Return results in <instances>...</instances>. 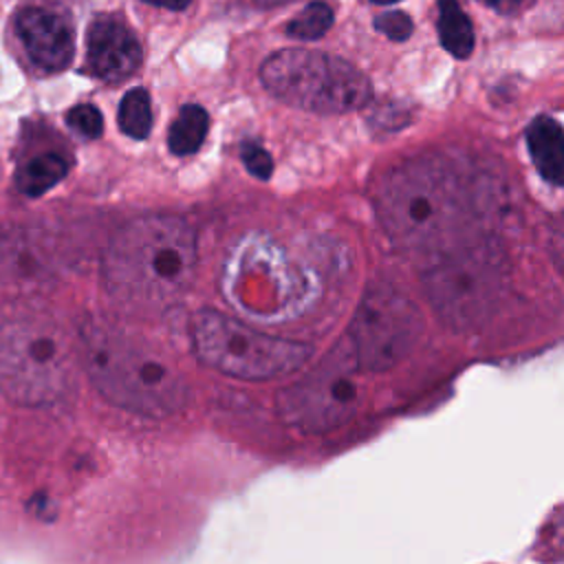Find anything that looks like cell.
Returning <instances> with one entry per match:
<instances>
[{
  "mask_svg": "<svg viewBox=\"0 0 564 564\" xmlns=\"http://www.w3.org/2000/svg\"><path fill=\"white\" fill-rule=\"evenodd\" d=\"M66 172H68V163L59 154L46 152L26 161L15 172V185L26 196H42L53 185H57L66 176Z\"/></svg>",
  "mask_w": 564,
  "mask_h": 564,
  "instance_id": "cell-14",
  "label": "cell"
},
{
  "mask_svg": "<svg viewBox=\"0 0 564 564\" xmlns=\"http://www.w3.org/2000/svg\"><path fill=\"white\" fill-rule=\"evenodd\" d=\"M330 24L333 9L326 2H311L286 24V33L295 40H317L330 29Z\"/></svg>",
  "mask_w": 564,
  "mask_h": 564,
  "instance_id": "cell-17",
  "label": "cell"
},
{
  "mask_svg": "<svg viewBox=\"0 0 564 564\" xmlns=\"http://www.w3.org/2000/svg\"><path fill=\"white\" fill-rule=\"evenodd\" d=\"M79 359L99 394L137 416H172L189 401L185 379L110 322L93 317L82 324Z\"/></svg>",
  "mask_w": 564,
  "mask_h": 564,
  "instance_id": "cell-3",
  "label": "cell"
},
{
  "mask_svg": "<svg viewBox=\"0 0 564 564\" xmlns=\"http://www.w3.org/2000/svg\"><path fill=\"white\" fill-rule=\"evenodd\" d=\"M240 156H242V163L245 167L256 176V178H269L271 176V170H273V161H271V154L253 143V141H245L242 148H240Z\"/></svg>",
  "mask_w": 564,
  "mask_h": 564,
  "instance_id": "cell-20",
  "label": "cell"
},
{
  "mask_svg": "<svg viewBox=\"0 0 564 564\" xmlns=\"http://www.w3.org/2000/svg\"><path fill=\"white\" fill-rule=\"evenodd\" d=\"M207 128H209V117L200 106L196 104L183 106L167 132V145L172 154L187 156L196 152L207 137Z\"/></svg>",
  "mask_w": 564,
  "mask_h": 564,
  "instance_id": "cell-15",
  "label": "cell"
},
{
  "mask_svg": "<svg viewBox=\"0 0 564 564\" xmlns=\"http://www.w3.org/2000/svg\"><path fill=\"white\" fill-rule=\"evenodd\" d=\"M66 123L82 137H88V139H97L104 130V119H101V112L90 106V104H79L75 108L68 110L66 115Z\"/></svg>",
  "mask_w": 564,
  "mask_h": 564,
  "instance_id": "cell-18",
  "label": "cell"
},
{
  "mask_svg": "<svg viewBox=\"0 0 564 564\" xmlns=\"http://www.w3.org/2000/svg\"><path fill=\"white\" fill-rule=\"evenodd\" d=\"M425 295L454 330H471L485 324L509 286L505 251L489 238L463 240L430 264L423 275Z\"/></svg>",
  "mask_w": 564,
  "mask_h": 564,
  "instance_id": "cell-5",
  "label": "cell"
},
{
  "mask_svg": "<svg viewBox=\"0 0 564 564\" xmlns=\"http://www.w3.org/2000/svg\"><path fill=\"white\" fill-rule=\"evenodd\" d=\"M192 346L205 366L242 381L291 375L313 355L308 344L260 333L214 308L192 317Z\"/></svg>",
  "mask_w": 564,
  "mask_h": 564,
  "instance_id": "cell-7",
  "label": "cell"
},
{
  "mask_svg": "<svg viewBox=\"0 0 564 564\" xmlns=\"http://www.w3.org/2000/svg\"><path fill=\"white\" fill-rule=\"evenodd\" d=\"M260 7H278V4H286V2H293V0H256Z\"/></svg>",
  "mask_w": 564,
  "mask_h": 564,
  "instance_id": "cell-23",
  "label": "cell"
},
{
  "mask_svg": "<svg viewBox=\"0 0 564 564\" xmlns=\"http://www.w3.org/2000/svg\"><path fill=\"white\" fill-rule=\"evenodd\" d=\"M375 26L379 33L394 42H403L412 35V20L403 11H383L381 15H377Z\"/></svg>",
  "mask_w": 564,
  "mask_h": 564,
  "instance_id": "cell-19",
  "label": "cell"
},
{
  "mask_svg": "<svg viewBox=\"0 0 564 564\" xmlns=\"http://www.w3.org/2000/svg\"><path fill=\"white\" fill-rule=\"evenodd\" d=\"M352 366L350 352L344 357L339 350H333L319 368L278 394L280 419L304 434H324L344 425L357 408Z\"/></svg>",
  "mask_w": 564,
  "mask_h": 564,
  "instance_id": "cell-9",
  "label": "cell"
},
{
  "mask_svg": "<svg viewBox=\"0 0 564 564\" xmlns=\"http://www.w3.org/2000/svg\"><path fill=\"white\" fill-rule=\"evenodd\" d=\"M75 383V348L44 311L13 302L0 311V392L20 405L62 401Z\"/></svg>",
  "mask_w": 564,
  "mask_h": 564,
  "instance_id": "cell-4",
  "label": "cell"
},
{
  "mask_svg": "<svg viewBox=\"0 0 564 564\" xmlns=\"http://www.w3.org/2000/svg\"><path fill=\"white\" fill-rule=\"evenodd\" d=\"M423 333L419 306L390 284L366 291L350 322V357L355 368L383 372L416 346Z\"/></svg>",
  "mask_w": 564,
  "mask_h": 564,
  "instance_id": "cell-8",
  "label": "cell"
},
{
  "mask_svg": "<svg viewBox=\"0 0 564 564\" xmlns=\"http://www.w3.org/2000/svg\"><path fill=\"white\" fill-rule=\"evenodd\" d=\"M377 214L397 247L441 253L465 240L476 218V192L447 156L419 154L386 174Z\"/></svg>",
  "mask_w": 564,
  "mask_h": 564,
  "instance_id": "cell-1",
  "label": "cell"
},
{
  "mask_svg": "<svg viewBox=\"0 0 564 564\" xmlns=\"http://www.w3.org/2000/svg\"><path fill=\"white\" fill-rule=\"evenodd\" d=\"M478 2H482L485 7H489L498 13H516L522 7H527L531 0H478Z\"/></svg>",
  "mask_w": 564,
  "mask_h": 564,
  "instance_id": "cell-21",
  "label": "cell"
},
{
  "mask_svg": "<svg viewBox=\"0 0 564 564\" xmlns=\"http://www.w3.org/2000/svg\"><path fill=\"white\" fill-rule=\"evenodd\" d=\"M119 128L132 139H145L152 130V106L143 88H132L119 104Z\"/></svg>",
  "mask_w": 564,
  "mask_h": 564,
  "instance_id": "cell-16",
  "label": "cell"
},
{
  "mask_svg": "<svg viewBox=\"0 0 564 564\" xmlns=\"http://www.w3.org/2000/svg\"><path fill=\"white\" fill-rule=\"evenodd\" d=\"M15 29L35 66L55 73L70 64L75 53V31L64 13L26 7L18 13Z\"/></svg>",
  "mask_w": 564,
  "mask_h": 564,
  "instance_id": "cell-11",
  "label": "cell"
},
{
  "mask_svg": "<svg viewBox=\"0 0 564 564\" xmlns=\"http://www.w3.org/2000/svg\"><path fill=\"white\" fill-rule=\"evenodd\" d=\"M262 86L280 101L315 112L344 115L370 104V79L344 57L313 48H282L260 68Z\"/></svg>",
  "mask_w": 564,
  "mask_h": 564,
  "instance_id": "cell-6",
  "label": "cell"
},
{
  "mask_svg": "<svg viewBox=\"0 0 564 564\" xmlns=\"http://www.w3.org/2000/svg\"><path fill=\"white\" fill-rule=\"evenodd\" d=\"M194 267L192 229L174 216H143L112 236L104 256V280L119 304L159 311L187 291Z\"/></svg>",
  "mask_w": 564,
  "mask_h": 564,
  "instance_id": "cell-2",
  "label": "cell"
},
{
  "mask_svg": "<svg viewBox=\"0 0 564 564\" xmlns=\"http://www.w3.org/2000/svg\"><path fill=\"white\" fill-rule=\"evenodd\" d=\"M372 2H377V4H394L399 0H372Z\"/></svg>",
  "mask_w": 564,
  "mask_h": 564,
  "instance_id": "cell-24",
  "label": "cell"
},
{
  "mask_svg": "<svg viewBox=\"0 0 564 564\" xmlns=\"http://www.w3.org/2000/svg\"><path fill=\"white\" fill-rule=\"evenodd\" d=\"M438 40L445 51L454 57H469L474 51V29L467 13L460 9L456 0H438Z\"/></svg>",
  "mask_w": 564,
  "mask_h": 564,
  "instance_id": "cell-13",
  "label": "cell"
},
{
  "mask_svg": "<svg viewBox=\"0 0 564 564\" xmlns=\"http://www.w3.org/2000/svg\"><path fill=\"white\" fill-rule=\"evenodd\" d=\"M148 4H154V7H163V9H170V11H183L192 0H143Z\"/></svg>",
  "mask_w": 564,
  "mask_h": 564,
  "instance_id": "cell-22",
  "label": "cell"
},
{
  "mask_svg": "<svg viewBox=\"0 0 564 564\" xmlns=\"http://www.w3.org/2000/svg\"><path fill=\"white\" fill-rule=\"evenodd\" d=\"M527 145L533 165L551 185L560 187L564 183V143L562 126L553 117H538L527 128Z\"/></svg>",
  "mask_w": 564,
  "mask_h": 564,
  "instance_id": "cell-12",
  "label": "cell"
},
{
  "mask_svg": "<svg viewBox=\"0 0 564 564\" xmlns=\"http://www.w3.org/2000/svg\"><path fill=\"white\" fill-rule=\"evenodd\" d=\"M86 64L97 79L117 84L139 68V40L123 20L115 15H99L88 26Z\"/></svg>",
  "mask_w": 564,
  "mask_h": 564,
  "instance_id": "cell-10",
  "label": "cell"
}]
</instances>
